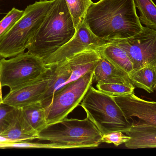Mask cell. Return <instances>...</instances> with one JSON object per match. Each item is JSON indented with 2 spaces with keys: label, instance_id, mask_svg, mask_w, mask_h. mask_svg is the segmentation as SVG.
Wrapping results in <instances>:
<instances>
[{
  "label": "cell",
  "instance_id": "6da1fadb",
  "mask_svg": "<svg viewBox=\"0 0 156 156\" xmlns=\"http://www.w3.org/2000/svg\"><path fill=\"white\" fill-rule=\"evenodd\" d=\"M84 22L95 35L110 41L133 36L143 27L134 0H100L93 3Z\"/></svg>",
  "mask_w": 156,
  "mask_h": 156
},
{
  "label": "cell",
  "instance_id": "7a4b0ae2",
  "mask_svg": "<svg viewBox=\"0 0 156 156\" xmlns=\"http://www.w3.org/2000/svg\"><path fill=\"white\" fill-rule=\"evenodd\" d=\"M76 32L66 1L54 0L27 52L44 60L69 42Z\"/></svg>",
  "mask_w": 156,
  "mask_h": 156
},
{
  "label": "cell",
  "instance_id": "3957f363",
  "mask_svg": "<svg viewBox=\"0 0 156 156\" xmlns=\"http://www.w3.org/2000/svg\"><path fill=\"white\" fill-rule=\"evenodd\" d=\"M54 0L29 5L16 23L0 38V57H13L23 53L41 25Z\"/></svg>",
  "mask_w": 156,
  "mask_h": 156
},
{
  "label": "cell",
  "instance_id": "277c9868",
  "mask_svg": "<svg viewBox=\"0 0 156 156\" xmlns=\"http://www.w3.org/2000/svg\"><path fill=\"white\" fill-rule=\"evenodd\" d=\"M102 134L88 118L68 119L47 125L38 132L37 139L59 144L71 148H93L102 143Z\"/></svg>",
  "mask_w": 156,
  "mask_h": 156
},
{
  "label": "cell",
  "instance_id": "5b68a950",
  "mask_svg": "<svg viewBox=\"0 0 156 156\" xmlns=\"http://www.w3.org/2000/svg\"><path fill=\"white\" fill-rule=\"evenodd\" d=\"M80 106L102 135L113 132L124 133L133 122L128 120L113 97L90 86L81 102Z\"/></svg>",
  "mask_w": 156,
  "mask_h": 156
},
{
  "label": "cell",
  "instance_id": "8992f818",
  "mask_svg": "<svg viewBox=\"0 0 156 156\" xmlns=\"http://www.w3.org/2000/svg\"><path fill=\"white\" fill-rule=\"evenodd\" d=\"M48 69L41 59L23 52L10 59L0 60V79L2 87L10 91L34 82L43 77Z\"/></svg>",
  "mask_w": 156,
  "mask_h": 156
},
{
  "label": "cell",
  "instance_id": "52a82bcc",
  "mask_svg": "<svg viewBox=\"0 0 156 156\" xmlns=\"http://www.w3.org/2000/svg\"><path fill=\"white\" fill-rule=\"evenodd\" d=\"M93 78V72H88L55 93L50 104L44 108L48 125L66 118L77 107L92 84Z\"/></svg>",
  "mask_w": 156,
  "mask_h": 156
},
{
  "label": "cell",
  "instance_id": "ba28073f",
  "mask_svg": "<svg viewBox=\"0 0 156 156\" xmlns=\"http://www.w3.org/2000/svg\"><path fill=\"white\" fill-rule=\"evenodd\" d=\"M110 43L123 49L131 60L133 70L145 66H156V30L143 26L133 36L115 39Z\"/></svg>",
  "mask_w": 156,
  "mask_h": 156
},
{
  "label": "cell",
  "instance_id": "9c48e42d",
  "mask_svg": "<svg viewBox=\"0 0 156 156\" xmlns=\"http://www.w3.org/2000/svg\"><path fill=\"white\" fill-rule=\"evenodd\" d=\"M110 41L95 35L84 22L69 42L43 61L46 66L58 63L87 49L96 50Z\"/></svg>",
  "mask_w": 156,
  "mask_h": 156
},
{
  "label": "cell",
  "instance_id": "30bf717a",
  "mask_svg": "<svg viewBox=\"0 0 156 156\" xmlns=\"http://www.w3.org/2000/svg\"><path fill=\"white\" fill-rule=\"evenodd\" d=\"M113 97L128 120L134 117L139 122L156 126V102L143 100L134 92Z\"/></svg>",
  "mask_w": 156,
  "mask_h": 156
},
{
  "label": "cell",
  "instance_id": "8fae6325",
  "mask_svg": "<svg viewBox=\"0 0 156 156\" xmlns=\"http://www.w3.org/2000/svg\"><path fill=\"white\" fill-rule=\"evenodd\" d=\"M48 75V69L46 74L39 79L10 91L4 97L2 103L20 109L40 101L47 89Z\"/></svg>",
  "mask_w": 156,
  "mask_h": 156
},
{
  "label": "cell",
  "instance_id": "7c38bea8",
  "mask_svg": "<svg viewBox=\"0 0 156 156\" xmlns=\"http://www.w3.org/2000/svg\"><path fill=\"white\" fill-rule=\"evenodd\" d=\"M47 67L48 74L47 89L40 101L44 108L50 104L55 93L67 83L72 72L67 60Z\"/></svg>",
  "mask_w": 156,
  "mask_h": 156
},
{
  "label": "cell",
  "instance_id": "4fadbf2b",
  "mask_svg": "<svg viewBox=\"0 0 156 156\" xmlns=\"http://www.w3.org/2000/svg\"><path fill=\"white\" fill-rule=\"evenodd\" d=\"M130 129L125 133L130 140L125 143L129 149L156 148V126L139 121L132 122Z\"/></svg>",
  "mask_w": 156,
  "mask_h": 156
},
{
  "label": "cell",
  "instance_id": "5bb4252c",
  "mask_svg": "<svg viewBox=\"0 0 156 156\" xmlns=\"http://www.w3.org/2000/svg\"><path fill=\"white\" fill-rule=\"evenodd\" d=\"M100 58L101 56L96 50L87 49L66 59L72 72L67 83L77 80L88 72H94Z\"/></svg>",
  "mask_w": 156,
  "mask_h": 156
},
{
  "label": "cell",
  "instance_id": "9a60e30c",
  "mask_svg": "<svg viewBox=\"0 0 156 156\" xmlns=\"http://www.w3.org/2000/svg\"><path fill=\"white\" fill-rule=\"evenodd\" d=\"M93 82L97 83L132 84L128 74L116 67L101 56L94 71Z\"/></svg>",
  "mask_w": 156,
  "mask_h": 156
},
{
  "label": "cell",
  "instance_id": "2e32d148",
  "mask_svg": "<svg viewBox=\"0 0 156 156\" xmlns=\"http://www.w3.org/2000/svg\"><path fill=\"white\" fill-rule=\"evenodd\" d=\"M0 136L13 142H22L37 139L38 133L29 124L20 108L12 123Z\"/></svg>",
  "mask_w": 156,
  "mask_h": 156
},
{
  "label": "cell",
  "instance_id": "e0dca14e",
  "mask_svg": "<svg viewBox=\"0 0 156 156\" xmlns=\"http://www.w3.org/2000/svg\"><path fill=\"white\" fill-rule=\"evenodd\" d=\"M96 50L101 56L127 74L133 70V66L127 53L118 46L110 42Z\"/></svg>",
  "mask_w": 156,
  "mask_h": 156
},
{
  "label": "cell",
  "instance_id": "ac0fdd59",
  "mask_svg": "<svg viewBox=\"0 0 156 156\" xmlns=\"http://www.w3.org/2000/svg\"><path fill=\"white\" fill-rule=\"evenodd\" d=\"M131 83L136 88L149 93L156 90V69L155 66H145L132 71L128 74Z\"/></svg>",
  "mask_w": 156,
  "mask_h": 156
},
{
  "label": "cell",
  "instance_id": "d6986e66",
  "mask_svg": "<svg viewBox=\"0 0 156 156\" xmlns=\"http://www.w3.org/2000/svg\"><path fill=\"white\" fill-rule=\"evenodd\" d=\"M21 109L29 124L37 133L47 125L45 110L40 101L28 104Z\"/></svg>",
  "mask_w": 156,
  "mask_h": 156
},
{
  "label": "cell",
  "instance_id": "ffe728a7",
  "mask_svg": "<svg viewBox=\"0 0 156 156\" xmlns=\"http://www.w3.org/2000/svg\"><path fill=\"white\" fill-rule=\"evenodd\" d=\"M65 1L77 31L84 22L87 11L93 2L91 0Z\"/></svg>",
  "mask_w": 156,
  "mask_h": 156
},
{
  "label": "cell",
  "instance_id": "44dd1931",
  "mask_svg": "<svg viewBox=\"0 0 156 156\" xmlns=\"http://www.w3.org/2000/svg\"><path fill=\"white\" fill-rule=\"evenodd\" d=\"M134 2L140 12L141 24L156 30V5L153 0H134Z\"/></svg>",
  "mask_w": 156,
  "mask_h": 156
},
{
  "label": "cell",
  "instance_id": "7402d4cb",
  "mask_svg": "<svg viewBox=\"0 0 156 156\" xmlns=\"http://www.w3.org/2000/svg\"><path fill=\"white\" fill-rule=\"evenodd\" d=\"M97 90L112 97L123 96L134 92L135 87L133 84L122 83H97Z\"/></svg>",
  "mask_w": 156,
  "mask_h": 156
},
{
  "label": "cell",
  "instance_id": "603a6c76",
  "mask_svg": "<svg viewBox=\"0 0 156 156\" xmlns=\"http://www.w3.org/2000/svg\"><path fill=\"white\" fill-rule=\"evenodd\" d=\"M53 148V149H69L66 146L55 143H40L27 142L26 141L0 143V148Z\"/></svg>",
  "mask_w": 156,
  "mask_h": 156
},
{
  "label": "cell",
  "instance_id": "cb8c5ba5",
  "mask_svg": "<svg viewBox=\"0 0 156 156\" xmlns=\"http://www.w3.org/2000/svg\"><path fill=\"white\" fill-rule=\"evenodd\" d=\"M18 109L5 103H0V133L6 130L12 123Z\"/></svg>",
  "mask_w": 156,
  "mask_h": 156
},
{
  "label": "cell",
  "instance_id": "d4e9b609",
  "mask_svg": "<svg viewBox=\"0 0 156 156\" xmlns=\"http://www.w3.org/2000/svg\"><path fill=\"white\" fill-rule=\"evenodd\" d=\"M24 11L13 7L0 21V38L14 25L23 14Z\"/></svg>",
  "mask_w": 156,
  "mask_h": 156
},
{
  "label": "cell",
  "instance_id": "484cf974",
  "mask_svg": "<svg viewBox=\"0 0 156 156\" xmlns=\"http://www.w3.org/2000/svg\"><path fill=\"white\" fill-rule=\"evenodd\" d=\"M130 137L122 132H113L102 135V143L113 144L115 147L125 143L130 140Z\"/></svg>",
  "mask_w": 156,
  "mask_h": 156
},
{
  "label": "cell",
  "instance_id": "4316f807",
  "mask_svg": "<svg viewBox=\"0 0 156 156\" xmlns=\"http://www.w3.org/2000/svg\"><path fill=\"white\" fill-rule=\"evenodd\" d=\"M5 142H15L13 141H11L3 136H0V143H5Z\"/></svg>",
  "mask_w": 156,
  "mask_h": 156
},
{
  "label": "cell",
  "instance_id": "83f0119b",
  "mask_svg": "<svg viewBox=\"0 0 156 156\" xmlns=\"http://www.w3.org/2000/svg\"><path fill=\"white\" fill-rule=\"evenodd\" d=\"M2 86L1 83V79H0V103H2L3 98L2 97Z\"/></svg>",
  "mask_w": 156,
  "mask_h": 156
},
{
  "label": "cell",
  "instance_id": "f1b7e54d",
  "mask_svg": "<svg viewBox=\"0 0 156 156\" xmlns=\"http://www.w3.org/2000/svg\"><path fill=\"white\" fill-rule=\"evenodd\" d=\"M41 1H48V0H41Z\"/></svg>",
  "mask_w": 156,
  "mask_h": 156
},
{
  "label": "cell",
  "instance_id": "f546056e",
  "mask_svg": "<svg viewBox=\"0 0 156 156\" xmlns=\"http://www.w3.org/2000/svg\"></svg>",
  "mask_w": 156,
  "mask_h": 156
}]
</instances>
